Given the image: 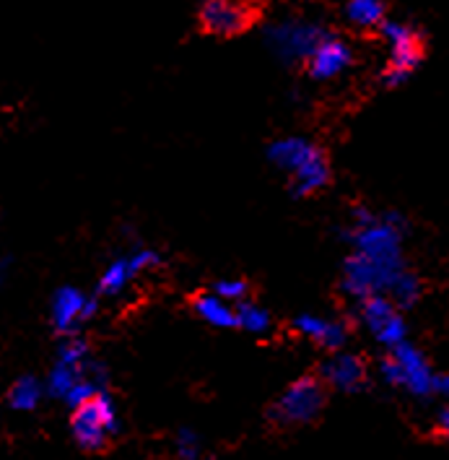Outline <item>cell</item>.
Returning a JSON list of instances; mask_svg holds the SVG:
<instances>
[{
	"mask_svg": "<svg viewBox=\"0 0 449 460\" xmlns=\"http://www.w3.org/2000/svg\"><path fill=\"white\" fill-rule=\"evenodd\" d=\"M156 263H159V255H156L154 250H138V252H133V255H122L115 263H110V266L104 268V273H101V279H99V294L115 296V294H119V291L125 289L141 270L156 266Z\"/></svg>",
	"mask_w": 449,
	"mask_h": 460,
	"instance_id": "8fae6325",
	"label": "cell"
},
{
	"mask_svg": "<svg viewBox=\"0 0 449 460\" xmlns=\"http://www.w3.org/2000/svg\"><path fill=\"white\" fill-rule=\"evenodd\" d=\"M354 63V49L346 40L330 34L307 60V71L314 81H330Z\"/></svg>",
	"mask_w": 449,
	"mask_h": 460,
	"instance_id": "7c38bea8",
	"label": "cell"
},
{
	"mask_svg": "<svg viewBox=\"0 0 449 460\" xmlns=\"http://www.w3.org/2000/svg\"><path fill=\"white\" fill-rule=\"evenodd\" d=\"M382 377L395 385V388H405L416 398H428L436 395V372L431 369V364L424 354L402 341L401 346L390 349V354L382 359Z\"/></svg>",
	"mask_w": 449,
	"mask_h": 460,
	"instance_id": "3957f363",
	"label": "cell"
},
{
	"mask_svg": "<svg viewBox=\"0 0 449 460\" xmlns=\"http://www.w3.org/2000/svg\"><path fill=\"white\" fill-rule=\"evenodd\" d=\"M320 377L335 390L356 393L366 385V364L356 354H332L328 362L322 364Z\"/></svg>",
	"mask_w": 449,
	"mask_h": 460,
	"instance_id": "4fadbf2b",
	"label": "cell"
},
{
	"mask_svg": "<svg viewBox=\"0 0 449 460\" xmlns=\"http://www.w3.org/2000/svg\"><path fill=\"white\" fill-rule=\"evenodd\" d=\"M361 323L387 349L401 346L408 336V328H405V320L398 313V305L387 294H374V296L361 299Z\"/></svg>",
	"mask_w": 449,
	"mask_h": 460,
	"instance_id": "ba28073f",
	"label": "cell"
},
{
	"mask_svg": "<svg viewBox=\"0 0 449 460\" xmlns=\"http://www.w3.org/2000/svg\"><path fill=\"white\" fill-rule=\"evenodd\" d=\"M237 320L239 328H244L250 333H265L270 328V313L265 307H260V305L250 302V299H244V302L237 305Z\"/></svg>",
	"mask_w": 449,
	"mask_h": 460,
	"instance_id": "7402d4cb",
	"label": "cell"
},
{
	"mask_svg": "<svg viewBox=\"0 0 449 460\" xmlns=\"http://www.w3.org/2000/svg\"><path fill=\"white\" fill-rule=\"evenodd\" d=\"M71 432L78 447L86 453H101L110 445V437L119 432V416L107 390H99L92 401L73 409Z\"/></svg>",
	"mask_w": 449,
	"mask_h": 460,
	"instance_id": "7a4b0ae2",
	"label": "cell"
},
{
	"mask_svg": "<svg viewBox=\"0 0 449 460\" xmlns=\"http://www.w3.org/2000/svg\"><path fill=\"white\" fill-rule=\"evenodd\" d=\"M294 328L304 336V339L320 343L322 349H330L338 351L343 349V343L348 341V331L343 323H335V320H325V317L317 315H299L294 317Z\"/></svg>",
	"mask_w": 449,
	"mask_h": 460,
	"instance_id": "5bb4252c",
	"label": "cell"
},
{
	"mask_svg": "<svg viewBox=\"0 0 449 460\" xmlns=\"http://www.w3.org/2000/svg\"><path fill=\"white\" fill-rule=\"evenodd\" d=\"M325 380L314 377V375H304L299 380H294L288 388L281 393V398L273 403L270 409V421H276L278 427H302L314 421L322 406H325Z\"/></svg>",
	"mask_w": 449,
	"mask_h": 460,
	"instance_id": "5b68a950",
	"label": "cell"
},
{
	"mask_svg": "<svg viewBox=\"0 0 449 460\" xmlns=\"http://www.w3.org/2000/svg\"><path fill=\"white\" fill-rule=\"evenodd\" d=\"M99 390H104V388H101V385H96L94 380L86 375L84 380H78V383L73 385V390L68 393V398H66V401H68V406H71V409H78V406H84L86 401H92Z\"/></svg>",
	"mask_w": 449,
	"mask_h": 460,
	"instance_id": "cb8c5ba5",
	"label": "cell"
},
{
	"mask_svg": "<svg viewBox=\"0 0 449 460\" xmlns=\"http://www.w3.org/2000/svg\"><path fill=\"white\" fill-rule=\"evenodd\" d=\"M86 377V364H68V362H55V367L49 369L48 377V393L52 398H68V393L78 380Z\"/></svg>",
	"mask_w": 449,
	"mask_h": 460,
	"instance_id": "d6986e66",
	"label": "cell"
},
{
	"mask_svg": "<svg viewBox=\"0 0 449 460\" xmlns=\"http://www.w3.org/2000/svg\"><path fill=\"white\" fill-rule=\"evenodd\" d=\"M436 395L449 398V372L447 375H436Z\"/></svg>",
	"mask_w": 449,
	"mask_h": 460,
	"instance_id": "83f0119b",
	"label": "cell"
},
{
	"mask_svg": "<svg viewBox=\"0 0 449 460\" xmlns=\"http://www.w3.org/2000/svg\"><path fill=\"white\" fill-rule=\"evenodd\" d=\"M317 151L320 148L314 144H309V141H304V138L288 136V138H278V141H273V144L268 146V159L276 167H281L288 174H294V172L302 170Z\"/></svg>",
	"mask_w": 449,
	"mask_h": 460,
	"instance_id": "9a60e30c",
	"label": "cell"
},
{
	"mask_svg": "<svg viewBox=\"0 0 449 460\" xmlns=\"http://www.w3.org/2000/svg\"><path fill=\"white\" fill-rule=\"evenodd\" d=\"M40 401H42V385L31 375L19 377L8 390V406L13 411H31V409H37Z\"/></svg>",
	"mask_w": 449,
	"mask_h": 460,
	"instance_id": "ffe728a7",
	"label": "cell"
},
{
	"mask_svg": "<svg viewBox=\"0 0 449 460\" xmlns=\"http://www.w3.org/2000/svg\"><path fill=\"white\" fill-rule=\"evenodd\" d=\"M436 429H439V435L449 439V406L447 409H442L439 416H436Z\"/></svg>",
	"mask_w": 449,
	"mask_h": 460,
	"instance_id": "4316f807",
	"label": "cell"
},
{
	"mask_svg": "<svg viewBox=\"0 0 449 460\" xmlns=\"http://www.w3.org/2000/svg\"><path fill=\"white\" fill-rule=\"evenodd\" d=\"M395 279H398L395 273L384 270L356 250L354 255H348V261L343 266V291L358 302L366 296H374V294H390V287L395 284Z\"/></svg>",
	"mask_w": 449,
	"mask_h": 460,
	"instance_id": "9c48e42d",
	"label": "cell"
},
{
	"mask_svg": "<svg viewBox=\"0 0 449 460\" xmlns=\"http://www.w3.org/2000/svg\"><path fill=\"white\" fill-rule=\"evenodd\" d=\"M402 217L387 214L384 218H374L372 224L356 226L348 232V240L354 243L356 252L366 255L384 270L401 276L402 270Z\"/></svg>",
	"mask_w": 449,
	"mask_h": 460,
	"instance_id": "6da1fadb",
	"label": "cell"
},
{
	"mask_svg": "<svg viewBox=\"0 0 449 460\" xmlns=\"http://www.w3.org/2000/svg\"><path fill=\"white\" fill-rule=\"evenodd\" d=\"M330 37V29L309 19H284L265 29V42L284 63H307Z\"/></svg>",
	"mask_w": 449,
	"mask_h": 460,
	"instance_id": "277c9868",
	"label": "cell"
},
{
	"mask_svg": "<svg viewBox=\"0 0 449 460\" xmlns=\"http://www.w3.org/2000/svg\"><path fill=\"white\" fill-rule=\"evenodd\" d=\"M379 31L390 45V63L382 78L387 86H401L424 60V34L416 26L405 22H390V19L382 24Z\"/></svg>",
	"mask_w": 449,
	"mask_h": 460,
	"instance_id": "8992f818",
	"label": "cell"
},
{
	"mask_svg": "<svg viewBox=\"0 0 449 460\" xmlns=\"http://www.w3.org/2000/svg\"><path fill=\"white\" fill-rule=\"evenodd\" d=\"M177 456L182 460L200 458V442L189 429H180V435H177Z\"/></svg>",
	"mask_w": 449,
	"mask_h": 460,
	"instance_id": "484cf974",
	"label": "cell"
},
{
	"mask_svg": "<svg viewBox=\"0 0 449 460\" xmlns=\"http://www.w3.org/2000/svg\"><path fill=\"white\" fill-rule=\"evenodd\" d=\"M96 315V299L86 296L75 287H60L52 294V305H49V317H52V328L60 336H73L75 328L86 320Z\"/></svg>",
	"mask_w": 449,
	"mask_h": 460,
	"instance_id": "30bf717a",
	"label": "cell"
},
{
	"mask_svg": "<svg viewBox=\"0 0 449 460\" xmlns=\"http://www.w3.org/2000/svg\"><path fill=\"white\" fill-rule=\"evenodd\" d=\"M343 13L348 24L356 29H382V24L387 22L384 0H348Z\"/></svg>",
	"mask_w": 449,
	"mask_h": 460,
	"instance_id": "ac0fdd59",
	"label": "cell"
},
{
	"mask_svg": "<svg viewBox=\"0 0 449 460\" xmlns=\"http://www.w3.org/2000/svg\"><path fill=\"white\" fill-rule=\"evenodd\" d=\"M390 296L398 307H413L421 299V281L416 273L402 270L401 276L395 279V284L390 287Z\"/></svg>",
	"mask_w": 449,
	"mask_h": 460,
	"instance_id": "44dd1931",
	"label": "cell"
},
{
	"mask_svg": "<svg viewBox=\"0 0 449 460\" xmlns=\"http://www.w3.org/2000/svg\"><path fill=\"white\" fill-rule=\"evenodd\" d=\"M86 357H89V346L86 341L78 339V336H68L63 341V346L57 349V359L68 364H86Z\"/></svg>",
	"mask_w": 449,
	"mask_h": 460,
	"instance_id": "603a6c76",
	"label": "cell"
},
{
	"mask_svg": "<svg viewBox=\"0 0 449 460\" xmlns=\"http://www.w3.org/2000/svg\"><path fill=\"white\" fill-rule=\"evenodd\" d=\"M195 313L203 317L213 328H239L237 310L229 307V302L224 296H218L216 291H203L192 299Z\"/></svg>",
	"mask_w": 449,
	"mask_h": 460,
	"instance_id": "e0dca14e",
	"label": "cell"
},
{
	"mask_svg": "<svg viewBox=\"0 0 449 460\" xmlns=\"http://www.w3.org/2000/svg\"><path fill=\"white\" fill-rule=\"evenodd\" d=\"M213 291L218 294V296H224L226 302H244L247 299V294H250V287L244 284V281H239V279H224V281H216L213 284Z\"/></svg>",
	"mask_w": 449,
	"mask_h": 460,
	"instance_id": "d4e9b609",
	"label": "cell"
},
{
	"mask_svg": "<svg viewBox=\"0 0 449 460\" xmlns=\"http://www.w3.org/2000/svg\"><path fill=\"white\" fill-rule=\"evenodd\" d=\"M262 0H200L198 24L211 37H239L258 24Z\"/></svg>",
	"mask_w": 449,
	"mask_h": 460,
	"instance_id": "52a82bcc",
	"label": "cell"
},
{
	"mask_svg": "<svg viewBox=\"0 0 449 460\" xmlns=\"http://www.w3.org/2000/svg\"><path fill=\"white\" fill-rule=\"evenodd\" d=\"M328 182H330V164H328L325 154L317 151L302 170L291 174V193L296 198H304V195L322 190Z\"/></svg>",
	"mask_w": 449,
	"mask_h": 460,
	"instance_id": "2e32d148",
	"label": "cell"
}]
</instances>
